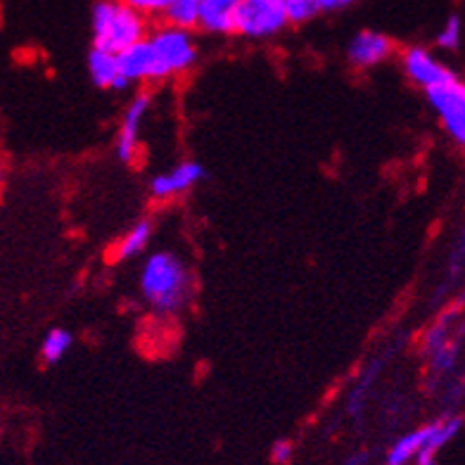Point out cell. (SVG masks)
<instances>
[{"instance_id": "1", "label": "cell", "mask_w": 465, "mask_h": 465, "mask_svg": "<svg viewBox=\"0 0 465 465\" xmlns=\"http://www.w3.org/2000/svg\"><path fill=\"white\" fill-rule=\"evenodd\" d=\"M197 50L193 31L164 25L147 34L141 44L131 45L119 55L124 76L134 84H157L190 72L197 64Z\"/></svg>"}, {"instance_id": "2", "label": "cell", "mask_w": 465, "mask_h": 465, "mask_svg": "<svg viewBox=\"0 0 465 465\" xmlns=\"http://www.w3.org/2000/svg\"><path fill=\"white\" fill-rule=\"evenodd\" d=\"M138 288L145 304L157 316H178L193 297V276L178 254L160 250L147 254L138 276Z\"/></svg>"}, {"instance_id": "3", "label": "cell", "mask_w": 465, "mask_h": 465, "mask_svg": "<svg viewBox=\"0 0 465 465\" xmlns=\"http://www.w3.org/2000/svg\"><path fill=\"white\" fill-rule=\"evenodd\" d=\"M91 34L93 48L122 55L124 50L141 44L147 36L145 15L124 0H98L91 13Z\"/></svg>"}, {"instance_id": "4", "label": "cell", "mask_w": 465, "mask_h": 465, "mask_svg": "<svg viewBox=\"0 0 465 465\" xmlns=\"http://www.w3.org/2000/svg\"><path fill=\"white\" fill-rule=\"evenodd\" d=\"M290 25L285 0H242L235 17V34L250 41L278 36Z\"/></svg>"}, {"instance_id": "5", "label": "cell", "mask_w": 465, "mask_h": 465, "mask_svg": "<svg viewBox=\"0 0 465 465\" xmlns=\"http://www.w3.org/2000/svg\"><path fill=\"white\" fill-rule=\"evenodd\" d=\"M425 98L440 119L444 134L465 150V81L453 76L447 84L425 93Z\"/></svg>"}, {"instance_id": "6", "label": "cell", "mask_w": 465, "mask_h": 465, "mask_svg": "<svg viewBox=\"0 0 465 465\" xmlns=\"http://www.w3.org/2000/svg\"><path fill=\"white\" fill-rule=\"evenodd\" d=\"M401 69H404L406 79L413 86L422 88L425 93L441 86V84H447V81H451L456 76L440 57L432 55L422 45H411V48H406L401 53Z\"/></svg>"}, {"instance_id": "7", "label": "cell", "mask_w": 465, "mask_h": 465, "mask_svg": "<svg viewBox=\"0 0 465 465\" xmlns=\"http://www.w3.org/2000/svg\"><path fill=\"white\" fill-rule=\"evenodd\" d=\"M150 95L141 93L135 98L129 100V104L124 107L122 122H119V131H116L114 141V153L116 160L124 162V164H131L138 154V147H141V131L143 124H145L147 114H150Z\"/></svg>"}, {"instance_id": "8", "label": "cell", "mask_w": 465, "mask_h": 465, "mask_svg": "<svg viewBox=\"0 0 465 465\" xmlns=\"http://www.w3.org/2000/svg\"><path fill=\"white\" fill-rule=\"evenodd\" d=\"M204 178H207V169H204L203 162H178L172 169L154 173L150 178V195L157 197V200H172V197L183 195V193L197 188Z\"/></svg>"}, {"instance_id": "9", "label": "cell", "mask_w": 465, "mask_h": 465, "mask_svg": "<svg viewBox=\"0 0 465 465\" xmlns=\"http://www.w3.org/2000/svg\"><path fill=\"white\" fill-rule=\"evenodd\" d=\"M392 38L380 31H359L347 45V60L356 69H373L392 57Z\"/></svg>"}, {"instance_id": "10", "label": "cell", "mask_w": 465, "mask_h": 465, "mask_svg": "<svg viewBox=\"0 0 465 465\" xmlns=\"http://www.w3.org/2000/svg\"><path fill=\"white\" fill-rule=\"evenodd\" d=\"M88 76L95 86L104 88V91L122 93L131 86V81L122 72L119 55L110 53V50L91 48V53H88Z\"/></svg>"}, {"instance_id": "11", "label": "cell", "mask_w": 465, "mask_h": 465, "mask_svg": "<svg viewBox=\"0 0 465 465\" xmlns=\"http://www.w3.org/2000/svg\"><path fill=\"white\" fill-rule=\"evenodd\" d=\"M463 430V418L460 416H441L437 420L430 422V435L422 451L418 453V459L413 460L416 465H437L440 459V451L444 447H449L459 432Z\"/></svg>"}, {"instance_id": "12", "label": "cell", "mask_w": 465, "mask_h": 465, "mask_svg": "<svg viewBox=\"0 0 465 465\" xmlns=\"http://www.w3.org/2000/svg\"><path fill=\"white\" fill-rule=\"evenodd\" d=\"M242 0H203L200 29L207 34H235V17Z\"/></svg>"}, {"instance_id": "13", "label": "cell", "mask_w": 465, "mask_h": 465, "mask_svg": "<svg viewBox=\"0 0 465 465\" xmlns=\"http://www.w3.org/2000/svg\"><path fill=\"white\" fill-rule=\"evenodd\" d=\"M153 235H154L153 221L150 219L135 221L134 226L124 232L122 240H119V245H116V259L129 262V259H138L141 254H145L150 242H153Z\"/></svg>"}, {"instance_id": "14", "label": "cell", "mask_w": 465, "mask_h": 465, "mask_svg": "<svg viewBox=\"0 0 465 465\" xmlns=\"http://www.w3.org/2000/svg\"><path fill=\"white\" fill-rule=\"evenodd\" d=\"M430 435V422L428 425H420V428L411 430L406 435L399 437L394 441L390 451L385 456V465H409L418 459V453L422 451L425 447V441H428Z\"/></svg>"}, {"instance_id": "15", "label": "cell", "mask_w": 465, "mask_h": 465, "mask_svg": "<svg viewBox=\"0 0 465 465\" xmlns=\"http://www.w3.org/2000/svg\"><path fill=\"white\" fill-rule=\"evenodd\" d=\"M203 17V0H173L169 10L164 13L166 25L178 26V29L193 31L200 26Z\"/></svg>"}, {"instance_id": "16", "label": "cell", "mask_w": 465, "mask_h": 465, "mask_svg": "<svg viewBox=\"0 0 465 465\" xmlns=\"http://www.w3.org/2000/svg\"><path fill=\"white\" fill-rule=\"evenodd\" d=\"M290 25H306L319 15L332 13L335 0H285Z\"/></svg>"}, {"instance_id": "17", "label": "cell", "mask_w": 465, "mask_h": 465, "mask_svg": "<svg viewBox=\"0 0 465 465\" xmlns=\"http://www.w3.org/2000/svg\"><path fill=\"white\" fill-rule=\"evenodd\" d=\"M380 373H382V363L368 366V371L361 375V380H359V382L354 385V390L349 392L347 411L351 413V416H361V411L366 409L368 404V394H371V390H373L375 380H378Z\"/></svg>"}, {"instance_id": "18", "label": "cell", "mask_w": 465, "mask_h": 465, "mask_svg": "<svg viewBox=\"0 0 465 465\" xmlns=\"http://www.w3.org/2000/svg\"><path fill=\"white\" fill-rule=\"evenodd\" d=\"M74 347V335L67 328H53L41 342V356L45 363H57L69 354Z\"/></svg>"}, {"instance_id": "19", "label": "cell", "mask_w": 465, "mask_h": 465, "mask_svg": "<svg viewBox=\"0 0 465 465\" xmlns=\"http://www.w3.org/2000/svg\"><path fill=\"white\" fill-rule=\"evenodd\" d=\"M453 319H456V312H447V313H441L440 319L430 325L428 332L422 335V351H425V356L432 354V351H437V349L444 347L447 342H451L453 340L451 337Z\"/></svg>"}, {"instance_id": "20", "label": "cell", "mask_w": 465, "mask_h": 465, "mask_svg": "<svg viewBox=\"0 0 465 465\" xmlns=\"http://www.w3.org/2000/svg\"><path fill=\"white\" fill-rule=\"evenodd\" d=\"M459 356H460V347L456 340L447 342L444 347H440L437 351L428 354V363H430V373L437 375V378H444L449 375L456 368L459 363Z\"/></svg>"}, {"instance_id": "21", "label": "cell", "mask_w": 465, "mask_h": 465, "mask_svg": "<svg viewBox=\"0 0 465 465\" xmlns=\"http://www.w3.org/2000/svg\"><path fill=\"white\" fill-rule=\"evenodd\" d=\"M460 38H463V25L456 15H451L437 34V45L441 50H456L460 45Z\"/></svg>"}, {"instance_id": "22", "label": "cell", "mask_w": 465, "mask_h": 465, "mask_svg": "<svg viewBox=\"0 0 465 465\" xmlns=\"http://www.w3.org/2000/svg\"><path fill=\"white\" fill-rule=\"evenodd\" d=\"M124 3H129L134 10H138L145 17H164V13L169 10L173 0H124Z\"/></svg>"}, {"instance_id": "23", "label": "cell", "mask_w": 465, "mask_h": 465, "mask_svg": "<svg viewBox=\"0 0 465 465\" xmlns=\"http://www.w3.org/2000/svg\"><path fill=\"white\" fill-rule=\"evenodd\" d=\"M294 456V444L290 440H278L271 449V460L276 465H288Z\"/></svg>"}, {"instance_id": "24", "label": "cell", "mask_w": 465, "mask_h": 465, "mask_svg": "<svg viewBox=\"0 0 465 465\" xmlns=\"http://www.w3.org/2000/svg\"><path fill=\"white\" fill-rule=\"evenodd\" d=\"M465 263V223L460 228V235H459V242L453 247V254H451V273H459V269Z\"/></svg>"}, {"instance_id": "25", "label": "cell", "mask_w": 465, "mask_h": 465, "mask_svg": "<svg viewBox=\"0 0 465 465\" xmlns=\"http://www.w3.org/2000/svg\"><path fill=\"white\" fill-rule=\"evenodd\" d=\"M371 463V453L368 451H356L349 459H344L340 465H368Z\"/></svg>"}, {"instance_id": "26", "label": "cell", "mask_w": 465, "mask_h": 465, "mask_svg": "<svg viewBox=\"0 0 465 465\" xmlns=\"http://www.w3.org/2000/svg\"><path fill=\"white\" fill-rule=\"evenodd\" d=\"M356 0H335V10H344V7L354 5Z\"/></svg>"}, {"instance_id": "27", "label": "cell", "mask_w": 465, "mask_h": 465, "mask_svg": "<svg viewBox=\"0 0 465 465\" xmlns=\"http://www.w3.org/2000/svg\"><path fill=\"white\" fill-rule=\"evenodd\" d=\"M460 300H463V304H465V285H463V292H460Z\"/></svg>"}]
</instances>
